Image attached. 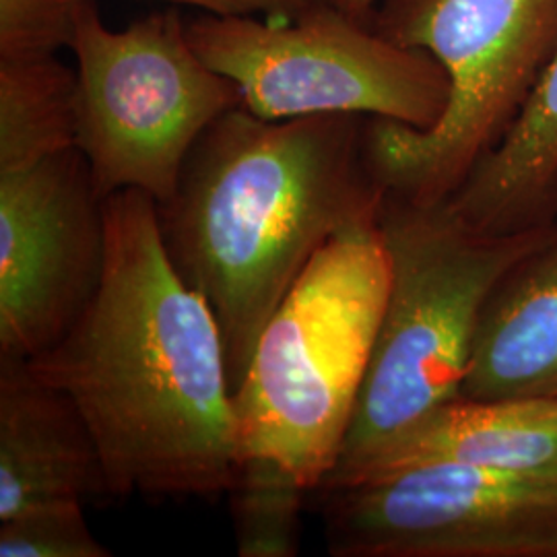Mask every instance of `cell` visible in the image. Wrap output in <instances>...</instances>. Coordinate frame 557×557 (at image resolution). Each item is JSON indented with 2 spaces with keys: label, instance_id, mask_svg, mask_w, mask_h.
Wrapping results in <instances>:
<instances>
[{
  "label": "cell",
  "instance_id": "6da1fadb",
  "mask_svg": "<svg viewBox=\"0 0 557 557\" xmlns=\"http://www.w3.org/2000/svg\"><path fill=\"white\" fill-rule=\"evenodd\" d=\"M100 287L57 345L25 359L75 403L100 448L110 498H218L238 467L220 324L170 259L158 200L103 199Z\"/></svg>",
  "mask_w": 557,
  "mask_h": 557
},
{
  "label": "cell",
  "instance_id": "7a4b0ae2",
  "mask_svg": "<svg viewBox=\"0 0 557 557\" xmlns=\"http://www.w3.org/2000/svg\"><path fill=\"white\" fill-rule=\"evenodd\" d=\"M359 114L264 120L221 114L158 205L165 250L211 306L232 391L264 324L310 260L338 232L379 220L384 188L366 160Z\"/></svg>",
  "mask_w": 557,
  "mask_h": 557
},
{
  "label": "cell",
  "instance_id": "3957f363",
  "mask_svg": "<svg viewBox=\"0 0 557 557\" xmlns=\"http://www.w3.org/2000/svg\"><path fill=\"white\" fill-rule=\"evenodd\" d=\"M556 225L485 234L446 200L419 205L384 193L379 227L388 262L386 299L354 421L329 478L460 397L492 289Z\"/></svg>",
  "mask_w": 557,
  "mask_h": 557
},
{
  "label": "cell",
  "instance_id": "277c9868",
  "mask_svg": "<svg viewBox=\"0 0 557 557\" xmlns=\"http://www.w3.org/2000/svg\"><path fill=\"white\" fill-rule=\"evenodd\" d=\"M386 287L379 220L320 248L264 324L234 393L239 458H275L310 492L326 481L354 421Z\"/></svg>",
  "mask_w": 557,
  "mask_h": 557
},
{
  "label": "cell",
  "instance_id": "5b68a950",
  "mask_svg": "<svg viewBox=\"0 0 557 557\" xmlns=\"http://www.w3.org/2000/svg\"><path fill=\"white\" fill-rule=\"evenodd\" d=\"M370 27L438 60L450 100L428 131L368 119V165L393 195L444 202L510 133L554 59L557 0H379Z\"/></svg>",
  "mask_w": 557,
  "mask_h": 557
},
{
  "label": "cell",
  "instance_id": "8992f818",
  "mask_svg": "<svg viewBox=\"0 0 557 557\" xmlns=\"http://www.w3.org/2000/svg\"><path fill=\"white\" fill-rule=\"evenodd\" d=\"M186 32L259 119L359 114L428 131L450 100V77L430 52L386 40L324 0L289 20L207 13Z\"/></svg>",
  "mask_w": 557,
  "mask_h": 557
},
{
  "label": "cell",
  "instance_id": "52a82bcc",
  "mask_svg": "<svg viewBox=\"0 0 557 557\" xmlns=\"http://www.w3.org/2000/svg\"><path fill=\"white\" fill-rule=\"evenodd\" d=\"M71 50L77 57L79 149L98 195L135 188L158 205L168 202L200 135L242 106L236 83L200 59L176 9L114 32L94 0Z\"/></svg>",
  "mask_w": 557,
  "mask_h": 557
},
{
  "label": "cell",
  "instance_id": "ba28073f",
  "mask_svg": "<svg viewBox=\"0 0 557 557\" xmlns=\"http://www.w3.org/2000/svg\"><path fill=\"white\" fill-rule=\"evenodd\" d=\"M335 557H557V462L413 465L314 490Z\"/></svg>",
  "mask_w": 557,
  "mask_h": 557
},
{
  "label": "cell",
  "instance_id": "9c48e42d",
  "mask_svg": "<svg viewBox=\"0 0 557 557\" xmlns=\"http://www.w3.org/2000/svg\"><path fill=\"white\" fill-rule=\"evenodd\" d=\"M103 199L79 147L0 174V359L57 345L100 287Z\"/></svg>",
  "mask_w": 557,
  "mask_h": 557
},
{
  "label": "cell",
  "instance_id": "30bf717a",
  "mask_svg": "<svg viewBox=\"0 0 557 557\" xmlns=\"http://www.w3.org/2000/svg\"><path fill=\"white\" fill-rule=\"evenodd\" d=\"M110 498L100 448L62 391L0 359V520L54 504Z\"/></svg>",
  "mask_w": 557,
  "mask_h": 557
},
{
  "label": "cell",
  "instance_id": "8fae6325",
  "mask_svg": "<svg viewBox=\"0 0 557 557\" xmlns=\"http://www.w3.org/2000/svg\"><path fill=\"white\" fill-rule=\"evenodd\" d=\"M434 462L496 471H529L556 465L557 397L453 398L356 467L326 479L320 487Z\"/></svg>",
  "mask_w": 557,
  "mask_h": 557
},
{
  "label": "cell",
  "instance_id": "7c38bea8",
  "mask_svg": "<svg viewBox=\"0 0 557 557\" xmlns=\"http://www.w3.org/2000/svg\"><path fill=\"white\" fill-rule=\"evenodd\" d=\"M460 397H557V225L492 289Z\"/></svg>",
  "mask_w": 557,
  "mask_h": 557
},
{
  "label": "cell",
  "instance_id": "4fadbf2b",
  "mask_svg": "<svg viewBox=\"0 0 557 557\" xmlns=\"http://www.w3.org/2000/svg\"><path fill=\"white\" fill-rule=\"evenodd\" d=\"M446 202L485 234L557 223V50L510 133Z\"/></svg>",
  "mask_w": 557,
  "mask_h": 557
},
{
  "label": "cell",
  "instance_id": "5bb4252c",
  "mask_svg": "<svg viewBox=\"0 0 557 557\" xmlns=\"http://www.w3.org/2000/svg\"><path fill=\"white\" fill-rule=\"evenodd\" d=\"M77 89L57 54L0 59V174L79 147Z\"/></svg>",
  "mask_w": 557,
  "mask_h": 557
},
{
  "label": "cell",
  "instance_id": "9a60e30c",
  "mask_svg": "<svg viewBox=\"0 0 557 557\" xmlns=\"http://www.w3.org/2000/svg\"><path fill=\"white\" fill-rule=\"evenodd\" d=\"M312 494L275 458L242 457L227 490L239 557H296Z\"/></svg>",
  "mask_w": 557,
  "mask_h": 557
},
{
  "label": "cell",
  "instance_id": "2e32d148",
  "mask_svg": "<svg viewBox=\"0 0 557 557\" xmlns=\"http://www.w3.org/2000/svg\"><path fill=\"white\" fill-rule=\"evenodd\" d=\"M2 557H110L94 535L83 502H54L0 520Z\"/></svg>",
  "mask_w": 557,
  "mask_h": 557
},
{
  "label": "cell",
  "instance_id": "e0dca14e",
  "mask_svg": "<svg viewBox=\"0 0 557 557\" xmlns=\"http://www.w3.org/2000/svg\"><path fill=\"white\" fill-rule=\"evenodd\" d=\"M94 0H0V59L50 57L71 48Z\"/></svg>",
  "mask_w": 557,
  "mask_h": 557
},
{
  "label": "cell",
  "instance_id": "ac0fdd59",
  "mask_svg": "<svg viewBox=\"0 0 557 557\" xmlns=\"http://www.w3.org/2000/svg\"><path fill=\"white\" fill-rule=\"evenodd\" d=\"M174 4L199 7L213 15H264L267 20H289L301 9L294 0H163Z\"/></svg>",
  "mask_w": 557,
  "mask_h": 557
},
{
  "label": "cell",
  "instance_id": "d6986e66",
  "mask_svg": "<svg viewBox=\"0 0 557 557\" xmlns=\"http://www.w3.org/2000/svg\"><path fill=\"white\" fill-rule=\"evenodd\" d=\"M333 7H337L338 11L347 13L349 17L358 20L359 23L370 25V20L379 7V0H324Z\"/></svg>",
  "mask_w": 557,
  "mask_h": 557
},
{
  "label": "cell",
  "instance_id": "ffe728a7",
  "mask_svg": "<svg viewBox=\"0 0 557 557\" xmlns=\"http://www.w3.org/2000/svg\"><path fill=\"white\" fill-rule=\"evenodd\" d=\"M294 2H298L299 7H308V4L314 2V0H294Z\"/></svg>",
  "mask_w": 557,
  "mask_h": 557
}]
</instances>
